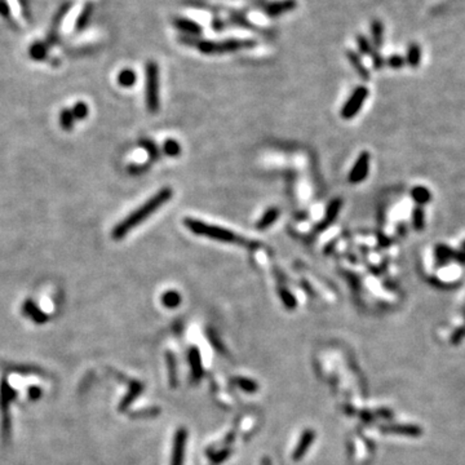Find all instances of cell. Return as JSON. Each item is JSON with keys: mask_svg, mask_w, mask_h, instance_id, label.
Listing matches in <instances>:
<instances>
[{"mask_svg": "<svg viewBox=\"0 0 465 465\" xmlns=\"http://www.w3.org/2000/svg\"><path fill=\"white\" fill-rule=\"evenodd\" d=\"M172 195H174V190H172L171 187H168V186L162 187L161 190L158 191L157 194H154V195L148 200V202H145L142 206L138 207L137 210L133 211L132 213H129L125 219L121 220L120 223L115 226L112 232L113 239H115V240L123 239V238L127 235L128 232H132L136 226H138L141 223H144L145 220H148L153 213L157 212V211L163 206V204L170 202Z\"/></svg>", "mask_w": 465, "mask_h": 465, "instance_id": "obj_1", "label": "cell"}, {"mask_svg": "<svg viewBox=\"0 0 465 465\" xmlns=\"http://www.w3.org/2000/svg\"><path fill=\"white\" fill-rule=\"evenodd\" d=\"M178 42L185 46L194 47L197 48L200 53L208 55V56H215V55H226V53H232L240 50H249L257 44L253 39H225L215 42V40H206L194 38V36L182 35L178 38Z\"/></svg>", "mask_w": 465, "mask_h": 465, "instance_id": "obj_2", "label": "cell"}, {"mask_svg": "<svg viewBox=\"0 0 465 465\" xmlns=\"http://www.w3.org/2000/svg\"><path fill=\"white\" fill-rule=\"evenodd\" d=\"M183 225L186 226V229L190 230L195 235L206 236L208 239L223 243H232V244H244L246 243V240L243 239V236L238 235V234H235L232 230L204 223L202 220L186 217V219H183Z\"/></svg>", "mask_w": 465, "mask_h": 465, "instance_id": "obj_3", "label": "cell"}, {"mask_svg": "<svg viewBox=\"0 0 465 465\" xmlns=\"http://www.w3.org/2000/svg\"><path fill=\"white\" fill-rule=\"evenodd\" d=\"M145 82H146V88H145V101H146V108L149 113L157 114L159 112V66L155 61H149L145 67Z\"/></svg>", "mask_w": 465, "mask_h": 465, "instance_id": "obj_4", "label": "cell"}, {"mask_svg": "<svg viewBox=\"0 0 465 465\" xmlns=\"http://www.w3.org/2000/svg\"><path fill=\"white\" fill-rule=\"evenodd\" d=\"M368 97V89L364 85H359L354 89L350 97L347 100L343 109H341L340 115L344 119H351L359 113V110L363 106L364 101Z\"/></svg>", "mask_w": 465, "mask_h": 465, "instance_id": "obj_5", "label": "cell"}, {"mask_svg": "<svg viewBox=\"0 0 465 465\" xmlns=\"http://www.w3.org/2000/svg\"><path fill=\"white\" fill-rule=\"evenodd\" d=\"M370 153L367 151H362L358 157V159L354 163L353 168L349 172V182L351 183H360L364 181L368 176V171H370Z\"/></svg>", "mask_w": 465, "mask_h": 465, "instance_id": "obj_6", "label": "cell"}, {"mask_svg": "<svg viewBox=\"0 0 465 465\" xmlns=\"http://www.w3.org/2000/svg\"><path fill=\"white\" fill-rule=\"evenodd\" d=\"M357 46L358 51L364 56H368L372 59V65H374L375 70L383 69V66L385 65V59L383 58L380 53L377 52V50L372 46V43L367 39L364 35H358L357 36Z\"/></svg>", "mask_w": 465, "mask_h": 465, "instance_id": "obj_7", "label": "cell"}, {"mask_svg": "<svg viewBox=\"0 0 465 465\" xmlns=\"http://www.w3.org/2000/svg\"><path fill=\"white\" fill-rule=\"evenodd\" d=\"M434 253H436L437 265L439 266L449 264L451 260H455V261L465 264V252H463V251H455V249H452L451 247L445 246V244H437L436 248H434Z\"/></svg>", "mask_w": 465, "mask_h": 465, "instance_id": "obj_8", "label": "cell"}, {"mask_svg": "<svg viewBox=\"0 0 465 465\" xmlns=\"http://www.w3.org/2000/svg\"><path fill=\"white\" fill-rule=\"evenodd\" d=\"M341 207H343V199H341V198H335V199H332L331 202L328 203L323 220H322L321 223H318L317 225H315V232H324V230H327L328 228L335 223V220H336L339 212H340Z\"/></svg>", "mask_w": 465, "mask_h": 465, "instance_id": "obj_9", "label": "cell"}, {"mask_svg": "<svg viewBox=\"0 0 465 465\" xmlns=\"http://www.w3.org/2000/svg\"><path fill=\"white\" fill-rule=\"evenodd\" d=\"M297 7V1L296 0H278V1H272V3L265 4L264 7V12L268 17H275L283 16L286 13H290Z\"/></svg>", "mask_w": 465, "mask_h": 465, "instance_id": "obj_10", "label": "cell"}, {"mask_svg": "<svg viewBox=\"0 0 465 465\" xmlns=\"http://www.w3.org/2000/svg\"><path fill=\"white\" fill-rule=\"evenodd\" d=\"M172 25L174 26V29L181 31L183 35L198 38L203 33V27L200 26L199 23L190 20V18H186V17H174L172 20Z\"/></svg>", "mask_w": 465, "mask_h": 465, "instance_id": "obj_11", "label": "cell"}, {"mask_svg": "<svg viewBox=\"0 0 465 465\" xmlns=\"http://www.w3.org/2000/svg\"><path fill=\"white\" fill-rule=\"evenodd\" d=\"M347 57L348 59H349L350 65L353 66V69L355 70V72L358 74V76H359L362 80H370V71H368V69L363 65L359 55H358L357 52H354V51H348Z\"/></svg>", "mask_w": 465, "mask_h": 465, "instance_id": "obj_12", "label": "cell"}, {"mask_svg": "<svg viewBox=\"0 0 465 465\" xmlns=\"http://www.w3.org/2000/svg\"><path fill=\"white\" fill-rule=\"evenodd\" d=\"M279 215H281V210L277 208V207H270L268 210L264 212L260 220L256 223V229L257 230H266L268 228L273 225V224L279 219Z\"/></svg>", "mask_w": 465, "mask_h": 465, "instance_id": "obj_13", "label": "cell"}, {"mask_svg": "<svg viewBox=\"0 0 465 465\" xmlns=\"http://www.w3.org/2000/svg\"><path fill=\"white\" fill-rule=\"evenodd\" d=\"M371 39L375 48H381L384 44V23L380 20H374L371 22Z\"/></svg>", "mask_w": 465, "mask_h": 465, "instance_id": "obj_14", "label": "cell"}, {"mask_svg": "<svg viewBox=\"0 0 465 465\" xmlns=\"http://www.w3.org/2000/svg\"><path fill=\"white\" fill-rule=\"evenodd\" d=\"M411 197H412V199L415 200L417 206L423 207L430 202V199H432V193H430L429 189H426L425 186H416L411 190Z\"/></svg>", "mask_w": 465, "mask_h": 465, "instance_id": "obj_15", "label": "cell"}, {"mask_svg": "<svg viewBox=\"0 0 465 465\" xmlns=\"http://www.w3.org/2000/svg\"><path fill=\"white\" fill-rule=\"evenodd\" d=\"M69 7H70V4H69V3L65 4V5H63V7L61 8V9H59L58 13L56 14V17H55V21H53V26H52V29H51L50 35H48V44H55V43H56V40H57V31H58L59 23H61V21H62V18H63V17H65V14L67 13V10H69Z\"/></svg>", "mask_w": 465, "mask_h": 465, "instance_id": "obj_16", "label": "cell"}, {"mask_svg": "<svg viewBox=\"0 0 465 465\" xmlns=\"http://www.w3.org/2000/svg\"><path fill=\"white\" fill-rule=\"evenodd\" d=\"M421 61V48L419 44L416 43H411L408 46L406 55V63H408L411 67H417Z\"/></svg>", "mask_w": 465, "mask_h": 465, "instance_id": "obj_17", "label": "cell"}, {"mask_svg": "<svg viewBox=\"0 0 465 465\" xmlns=\"http://www.w3.org/2000/svg\"><path fill=\"white\" fill-rule=\"evenodd\" d=\"M136 80H137V75H136V72L132 69H123L119 72L118 83L120 87L131 88V87L136 84Z\"/></svg>", "mask_w": 465, "mask_h": 465, "instance_id": "obj_18", "label": "cell"}, {"mask_svg": "<svg viewBox=\"0 0 465 465\" xmlns=\"http://www.w3.org/2000/svg\"><path fill=\"white\" fill-rule=\"evenodd\" d=\"M412 226L416 232H423L425 229V211L423 207L417 206L412 211Z\"/></svg>", "mask_w": 465, "mask_h": 465, "instance_id": "obj_19", "label": "cell"}, {"mask_svg": "<svg viewBox=\"0 0 465 465\" xmlns=\"http://www.w3.org/2000/svg\"><path fill=\"white\" fill-rule=\"evenodd\" d=\"M30 57L35 61H42L47 57V44L43 42L34 43L30 47Z\"/></svg>", "mask_w": 465, "mask_h": 465, "instance_id": "obj_20", "label": "cell"}, {"mask_svg": "<svg viewBox=\"0 0 465 465\" xmlns=\"http://www.w3.org/2000/svg\"><path fill=\"white\" fill-rule=\"evenodd\" d=\"M163 153L171 158L178 157L181 154L180 144L176 140H174V138H168L163 144Z\"/></svg>", "mask_w": 465, "mask_h": 465, "instance_id": "obj_21", "label": "cell"}, {"mask_svg": "<svg viewBox=\"0 0 465 465\" xmlns=\"http://www.w3.org/2000/svg\"><path fill=\"white\" fill-rule=\"evenodd\" d=\"M74 123H75V118L72 115L71 109H63L62 112L59 113V125L65 131H70L74 127Z\"/></svg>", "mask_w": 465, "mask_h": 465, "instance_id": "obj_22", "label": "cell"}, {"mask_svg": "<svg viewBox=\"0 0 465 465\" xmlns=\"http://www.w3.org/2000/svg\"><path fill=\"white\" fill-rule=\"evenodd\" d=\"M92 12H93V5L91 3L85 4L84 8H83V12L80 13V16L78 17V21H76V30L80 31V30L84 29L87 25H88V21L92 16Z\"/></svg>", "mask_w": 465, "mask_h": 465, "instance_id": "obj_23", "label": "cell"}, {"mask_svg": "<svg viewBox=\"0 0 465 465\" xmlns=\"http://www.w3.org/2000/svg\"><path fill=\"white\" fill-rule=\"evenodd\" d=\"M230 20H232V22L234 23V25H238V26H240V27H246V29H256L252 23L248 22L246 16L239 13V12H232V14H230Z\"/></svg>", "mask_w": 465, "mask_h": 465, "instance_id": "obj_24", "label": "cell"}, {"mask_svg": "<svg viewBox=\"0 0 465 465\" xmlns=\"http://www.w3.org/2000/svg\"><path fill=\"white\" fill-rule=\"evenodd\" d=\"M88 106L85 105L84 102H78L74 105V108L71 109V113L74 115V118L76 119H85L88 116Z\"/></svg>", "mask_w": 465, "mask_h": 465, "instance_id": "obj_25", "label": "cell"}, {"mask_svg": "<svg viewBox=\"0 0 465 465\" xmlns=\"http://www.w3.org/2000/svg\"><path fill=\"white\" fill-rule=\"evenodd\" d=\"M140 145H141L145 150L148 151V154L150 155L151 159H158V158H159V150H158V148L154 145V142H151L150 140H141Z\"/></svg>", "mask_w": 465, "mask_h": 465, "instance_id": "obj_26", "label": "cell"}, {"mask_svg": "<svg viewBox=\"0 0 465 465\" xmlns=\"http://www.w3.org/2000/svg\"><path fill=\"white\" fill-rule=\"evenodd\" d=\"M163 302L164 305H167V306H176L180 302V295L174 291H170L167 293H164L163 295Z\"/></svg>", "mask_w": 465, "mask_h": 465, "instance_id": "obj_27", "label": "cell"}, {"mask_svg": "<svg viewBox=\"0 0 465 465\" xmlns=\"http://www.w3.org/2000/svg\"><path fill=\"white\" fill-rule=\"evenodd\" d=\"M385 63H387L388 66H390L392 69H401V67H403L405 63H406V59L403 58L402 56H400V55H393V56H390L389 58L387 59V62Z\"/></svg>", "mask_w": 465, "mask_h": 465, "instance_id": "obj_28", "label": "cell"}, {"mask_svg": "<svg viewBox=\"0 0 465 465\" xmlns=\"http://www.w3.org/2000/svg\"><path fill=\"white\" fill-rule=\"evenodd\" d=\"M212 27L215 31L220 33V31H223V30L225 29L226 23L224 22L223 20H220V18H215V20L212 21Z\"/></svg>", "mask_w": 465, "mask_h": 465, "instance_id": "obj_29", "label": "cell"}, {"mask_svg": "<svg viewBox=\"0 0 465 465\" xmlns=\"http://www.w3.org/2000/svg\"><path fill=\"white\" fill-rule=\"evenodd\" d=\"M9 7L7 5V3L4 1V0H0V16L3 17H8L9 16Z\"/></svg>", "mask_w": 465, "mask_h": 465, "instance_id": "obj_30", "label": "cell"}, {"mask_svg": "<svg viewBox=\"0 0 465 465\" xmlns=\"http://www.w3.org/2000/svg\"><path fill=\"white\" fill-rule=\"evenodd\" d=\"M462 251H463V252H465V240L463 242V244H462Z\"/></svg>", "mask_w": 465, "mask_h": 465, "instance_id": "obj_31", "label": "cell"}]
</instances>
